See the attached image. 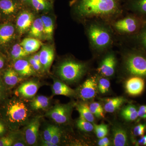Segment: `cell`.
I'll return each mask as SVG.
<instances>
[{"label":"cell","instance_id":"cell-15","mask_svg":"<svg viewBox=\"0 0 146 146\" xmlns=\"http://www.w3.org/2000/svg\"><path fill=\"white\" fill-rule=\"evenodd\" d=\"M123 7L125 11L146 19V0H125L123 3Z\"/></svg>","mask_w":146,"mask_h":146},{"label":"cell","instance_id":"cell-26","mask_svg":"<svg viewBox=\"0 0 146 146\" xmlns=\"http://www.w3.org/2000/svg\"><path fill=\"white\" fill-rule=\"evenodd\" d=\"M125 102V99L123 97L107 99L106 100L104 105L105 111L109 113L114 112L119 109Z\"/></svg>","mask_w":146,"mask_h":146},{"label":"cell","instance_id":"cell-31","mask_svg":"<svg viewBox=\"0 0 146 146\" xmlns=\"http://www.w3.org/2000/svg\"><path fill=\"white\" fill-rule=\"evenodd\" d=\"M28 55L20 44L14 45L10 52L11 58L13 61L23 58Z\"/></svg>","mask_w":146,"mask_h":146},{"label":"cell","instance_id":"cell-1","mask_svg":"<svg viewBox=\"0 0 146 146\" xmlns=\"http://www.w3.org/2000/svg\"><path fill=\"white\" fill-rule=\"evenodd\" d=\"M74 13L80 21L100 19L109 23L125 11L123 0H73Z\"/></svg>","mask_w":146,"mask_h":146},{"label":"cell","instance_id":"cell-7","mask_svg":"<svg viewBox=\"0 0 146 146\" xmlns=\"http://www.w3.org/2000/svg\"><path fill=\"white\" fill-rule=\"evenodd\" d=\"M102 56L103 57L97 69V72L103 76H112L115 73L118 63L115 52L111 49Z\"/></svg>","mask_w":146,"mask_h":146},{"label":"cell","instance_id":"cell-21","mask_svg":"<svg viewBox=\"0 0 146 146\" xmlns=\"http://www.w3.org/2000/svg\"><path fill=\"white\" fill-rule=\"evenodd\" d=\"M23 79V78L18 74L13 68H8L3 74V83L8 88H13L21 82Z\"/></svg>","mask_w":146,"mask_h":146},{"label":"cell","instance_id":"cell-2","mask_svg":"<svg viewBox=\"0 0 146 146\" xmlns=\"http://www.w3.org/2000/svg\"><path fill=\"white\" fill-rule=\"evenodd\" d=\"M83 23L89 47L94 54L102 56L117 45V36L107 21L92 19Z\"/></svg>","mask_w":146,"mask_h":146},{"label":"cell","instance_id":"cell-45","mask_svg":"<svg viewBox=\"0 0 146 146\" xmlns=\"http://www.w3.org/2000/svg\"><path fill=\"white\" fill-rule=\"evenodd\" d=\"M26 142L25 141H23L22 140H18V141H15V143L13 144V146H25Z\"/></svg>","mask_w":146,"mask_h":146},{"label":"cell","instance_id":"cell-19","mask_svg":"<svg viewBox=\"0 0 146 146\" xmlns=\"http://www.w3.org/2000/svg\"><path fill=\"white\" fill-rule=\"evenodd\" d=\"M15 35V27L7 23L0 25V46H4L13 40Z\"/></svg>","mask_w":146,"mask_h":146},{"label":"cell","instance_id":"cell-27","mask_svg":"<svg viewBox=\"0 0 146 146\" xmlns=\"http://www.w3.org/2000/svg\"><path fill=\"white\" fill-rule=\"evenodd\" d=\"M49 98L43 96H38L35 98L30 103L31 107L34 110L46 109L49 106Z\"/></svg>","mask_w":146,"mask_h":146},{"label":"cell","instance_id":"cell-30","mask_svg":"<svg viewBox=\"0 0 146 146\" xmlns=\"http://www.w3.org/2000/svg\"><path fill=\"white\" fill-rule=\"evenodd\" d=\"M30 6L36 11H46L51 8L52 2L49 0H30Z\"/></svg>","mask_w":146,"mask_h":146},{"label":"cell","instance_id":"cell-23","mask_svg":"<svg viewBox=\"0 0 146 146\" xmlns=\"http://www.w3.org/2000/svg\"><path fill=\"white\" fill-rule=\"evenodd\" d=\"M52 91L54 95H61L66 96H71L75 94L74 90L59 80H56L54 82Z\"/></svg>","mask_w":146,"mask_h":146},{"label":"cell","instance_id":"cell-14","mask_svg":"<svg viewBox=\"0 0 146 146\" xmlns=\"http://www.w3.org/2000/svg\"><path fill=\"white\" fill-rule=\"evenodd\" d=\"M34 19V15L30 11H24L21 12L16 20V27L18 33L23 35L29 31Z\"/></svg>","mask_w":146,"mask_h":146},{"label":"cell","instance_id":"cell-38","mask_svg":"<svg viewBox=\"0 0 146 146\" xmlns=\"http://www.w3.org/2000/svg\"><path fill=\"white\" fill-rule=\"evenodd\" d=\"M146 130L145 125L140 124L136 126L133 128V135L135 136H143Z\"/></svg>","mask_w":146,"mask_h":146},{"label":"cell","instance_id":"cell-37","mask_svg":"<svg viewBox=\"0 0 146 146\" xmlns=\"http://www.w3.org/2000/svg\"><path fill=\"white\" fill-rule=\"evenodd\" d=\"M16 141V137L13 135L4 136L0 138V146H13Z\"/></svg>","mask_w":146,"mask_h":146},{"label":"cell","instance_id":"cell-4","mask_svg":"<svg viewBox=\"0 0 146 146\" xmlns=\"http://www.w3.org/2000/svg\"><path fill=\"white\" fill-rule=\"evenodd\" d=\"M146 23V18L125 11L121 15L108 23L117 39H119L127 38L138 34Z\"/></svg>","mask_w":146,"mask_h":146},{"label":"cell","instance_id":"cell-13","mask_svg":"<svg viewBox=\"0 0 146 146\" xmlns=\"http://www.w3.org/2000/svg\"><path fill=\"white\" fill-rule=\"evenodd\" d=\"M40 86L39 82L35 80L25 82L17 88L16 94L25 98H31L36 95Z\"/></svg>","mask_w":146,"mask_h":146},{"label":"cell","instance_id":"cell-50","mask_svg":"<svg viewBox=\"0 0 146 146\" xmlns=\"http://www.w3.org/2000/svg\"><path fill=\"white\" fill-rule=\"evenodd\" d=\"M5 65V60L0 55V70H1Z\"/></svg>","mask_w":146,"mask_h":146},{"label":"cell","instance_id":"cell-32","mask_svg":"<svg viewBox=\"0 0 146 146\" xmlns=\"http://www.w3.org/2000/svg\"><path fill=\"white\" fill-rule=\"evenodd\" d=\"M91 113L98 118H104V111L101 105L97 102L91 103L89 106Z\"/></svg>","mask_w":146,"mask_h":146},{"label":"cell","instance_id":"cell-43","mask_svg":"<svg viewBox=\"0 0 146 146\" xmlns=\"http://www.w3.org/2000/svg\"><path fill=\"white\" fill-rule=\"evenodd\" d=\"M98 144L100 146H108L110 145V141L108 138L105 136L103 138H100Z\"/></svg>","mask_w":146,"mask_h":146},{"label":"cell","instance_id":"cell-11","mask_svg":"<svg viewBox=\"0 0 146 146\" xmlns=\"http://www.w3.org/2000/svg\"><path fill=\"white\" fill-rule=\"evenodd\" d=\"M98 88L96 77H90L82 85L80 90V97L84 101L93 99L96 95Z\"/></svg>","mask_w":146,"mask_h":146},{"label":"cell","instance_id":"cell-28","mask_svg":"<svg viewBox=\"0 0 146 146\" xmlns=\"http://www.w3.org/2000/svg\"><path fill=\"white\" fill-rule=\"evenodd\" d=\"M76 108L78 111L80 118L91 123L95 121L94 115L91 113L89 106L86 104L80 103L76 105Z\"/></svg>","mask_w":146,"mask_h":146},{"label":"cell","instance_id":"cell-12","mask_svg":"<svg viewBox=\"0 0 146 146\" xmlns=\"http://www.w3.org/2000/svg\"><path fill=\"white\" fill-rule=\"evenodd\" d=\"M145 79L141 77L130 76L125 84L126 91L131 96H136L142 94L145 87Z\"/></svg>","mask_w":146,"mask_h":146},{"label":"cell","instance_id":"cell-6","mask_svg":"<svg viewBox=\"0 0 146 146\" xmlns=\"http://www.w3.org/2000/svg\"><path fill=\"white\" fill-rule=\"evenodd\" d=\"M29 110L25 104L19 100L14 99L9 102L6 110V116L11 123L22 124L29 117Z\"/></svg>","mask_w":146,"mask_h":146},{"label":"cell","instance_id":"cell-52","mask_svg":"<svg viewBox=\"0 0 146 146\" xmlns=\"http://www.w3.org/2000/svg\"><path fill=\"white\" fill-rule=\"evenodd\" d=\"M0 13H1V12H0Z\"/></svg>","mask_w":146,"mask_h":146},{"label":"cell","instance_id":"cell-9","mask_svg":"<svg viewBox=\"0 0 146 146\" xmlns=\"http://www.w3.org/2000/svg\"><path fill=\"white\" fill-rule=\"evenodd\" d=\"M40 118L36 117L27 124L24 131V138L27 144L29 145H36L38 140Z\"/></svg>","mask_w":146,"mask_h":146},{"label":"cell","instance_id":"cell-51","mask_svg":"<svg viewBox=\"0 0 146 146\" xmlns=\"http://www.w3.org/2000/svg\"><path fill=\"white\" fill-rule=\"evenodd\" d=\"M49 1H50L52 3L53 2V0H49Z\"/></svg>","mask_w":146,"mask_h":146},{"label":"cell","instance_id":"cell-39","mask_svg":"<svg viewBox=\"0 0 146 146\" xmlns=\"http://www.w3.org/2000/svg\"><path fill=\"white\" fill-rule=\"evenodd\" d=\"M28 60L31 65L32 67L36 72H41L44 71L41 64H39V63L36 62L33 59L32 56L30 57L29 58Z\"/></svg>","mask_w":146,"mask_h":146},{"label":"cell","instance_id":"cell-18","mask_svg":"<svg viewBox=\"0 0 146 146\" xmlns=\"http://www.w3.org/2000/svg\"><path fill=\"white\" fill-rule=\"evenodd\" d=\"M14 61L13 69L23 78L36 74V72L32 67L28 60L23 58Z\"/></svg>","mask_w":146,"mask_h":146},{"label":"cell","instance_id":"cell-47","mask_svg":"<svg viewBox=\"0 0 146 146\" xmlns=\"http://www.w3.org/2000/svg\"><path fill=\"white\" fill-rule=\"evenodd\" d=\"M42 145L45 146H56L55 145L52 143L51 141H45L42 139Z\"/></svg>","mask_w":146,"mask_h":146},{"label":"cell","instance_id":"cell-16","mask_svg":"<svg viewBox=\"0 0 146 146\" xmlns=\"http://www.w3.org/2000/svg\"><path fill=\"white\" fill-rule=\"evenodd\" d=\"M40 62L44 71L49 72L54 58L53 48L49 45H42L39 52Z\"/></svg>","mask_w":146,"mask_h":146},{"label":"cell","instance_id":"cell-34","mask_svg":"<svg viewBox=\"0 0 146 146\" xmlns=\"http://www.w3.org/2000/svg\"><path fill=\"white\" fill-rule=\"evenodd\" d=\"M94 129L98 138H101L105 137L108 133V127L106 125L94 124Z\"/></svg>","mask_w":146,"mask_h":146},{"label":"cell","instance_id":"cell-22","mask_svg":"<svg viewBox=\"0 0 146 146\" xmlns=\"http://www.w3.org/2000/svg\"><path fill=\"white\" fill-rule=\"evenodd\" d=\"M20 44L28 54L36 52L43 45L39 39L31 37L25 38Z\"/></svg>","mask_w":146,"mask_h":146},{"label":"cell","instance_id":"cell-20","mask_svg":"<svg viewBox=\"0 0 146 146\" xmlns=\"http://www.w3.org/2000/svg\"><path fill=\"white\" fill-rule=\"evenodd\" d=\"M113 145L115 146H125L128 144L127 131L122 126L119 125L112 128Z\"/></svg>","mask_w":146,"mask_h":146},{"label":"cell","instance_id":"cell-33","mask_svg":"<svg viewBox=\"0 0 146 146\" xmlns=\"http://www.w3.org/2000/svg\"><path fill=\"white\" fill-rule=\"evenodd\" d=\"M76 125L79 129L84 132H91L94 130V126L91 122L82 118L77 121Z\"/></svg>","mask_w":146,"mask_h":146},{"label":"cell","instance_id":"cell-49","mask_svg":"<svg viewBox=\"0 0 146 146\" xmlns=\"http://www.w3.org/2000/svg\"><path fill=\"white\" fill-rule=\"evenodd\" d=\"M32 57L33 58V59H34L36 62L39 63V64H41L40 62V57H39V53L35 54Z\"/></svg>","mask_w":146,"mask_h":146},{"label":"cell","instance_id":"cell-48","mask_svg":"<svg viewBox=\"0 0 146 146\" xmlns=\"http://www.w3.org/2000/svg\"><path fill=\"white\" fill-rule=\"evenodd\" d=\"M23 5L30 6V0H17Z\"/></svg>","mask_w":146,"mask_h":146},{"label":"cell","instance_id":"cell-35","mask_svg":"<svg viewBox=\"0 0 146 146\" xmlns=\"http://www.w3.org/2000/svg\"><path fill=\"white\" fill-rule=\"evenodd\" d=\"M110 87V82L107 79L101 78L99 80L98 89L102 94L107 93Z\"/></svg>","mask_w":146,"mask_h":146},{"label":"cell","instance_id":"cell-17","mask_svg":"<svg viewBox=\"0 0 146 146\" xmlns=\"http://www.w3.org/2000/svg\"><path fill=\"white\" fill-rule=\"evenodd\" d=\"M23 6L17 0H0V12L6 16H14Z\"/></svg>","mask_w":146,"mask_h":146},{"label":"cell","instance_id":"cell-8","mask_svg":"<svg viewBox=\"0 0 146 146\" xmlns=\"http://www.w3.org/2000/svg\"><path fill=\"white\" fill-rule=\"evenodd\" d=\"M72 110L70 104H58L48 110L46 115L58 124H65L70 121Z\"/></svg>","mask_w":146,"mask_h":146},{"label":"cell","instance_id":"cell-29","mask_svg":"<svg viewBox=\"0 0 146 146\" xmlns=\"http://www.w3.org/2000/svg\"><path fill=\"white\" fill-rule=\"evenodd\" d=\"M121 115L127 121H133L138 117V110L134 106L129 105L125 107L121 112Z\"/></svg>","mask_w":146,"mask_h":146},{"label":"cell","instance_id":"cell-5","mask_svg":"<svg viewBox=\"0 0 146 146\" xmlns=\"http://www.w3.org/2000/svg\"><path fill=\"white\" fill-rule=\"evenodd\" d=\"M89 69V63L68 58L58 66L57 73L62 81L74 82L78 81L85 75Z\"/></svg>","mask_w":146,"mask_h":146},{"label":"cell","instance_id":"cell-44","mask_svg":"<svg viewBox=\"0 0 146 146\" xmlns=\"http://www.w3.org/2000/svg\"><path fill=\"white\" fill-rule=\"evenodd\" d=\"M137 145L140 146H146V135L142 137L137 141Z\"/></svg>","mask_w":146,"mask_h":146},{"label":"cell","instance_id":"cell-25","mask_svg":"<svg viewBox=\"0 0 146 146\" xmlns=\"http://www.w3.org/2000/svg\"><path fill=\"white\" fill-rule=\"evenodd\" d=\"M41 18L44 25V38L48 41H52L54 31L53 21L48 16H42Z\"/></svg>","mask_w":146,"mask_h":146},{"label":"cell","instance_id":"cell-40","mask_svg":"<svg viewBox=\"0 0 146 146\" xmlns=\"http://www.w3.org/2000/svg\"><path fill=\"white\" fill-rule=\"evenodd\" d=\"M61 137V131L59 128L58 127L57 129L55 131L51 140V142L55 145L56 146L58 145L60 143V138Z\"/></svg>","mask_w":146,"mask_h":146},{"label":"cell","instance_id":"cell-10","mask_svg":"<svg viewBox=\"0 0 146 146\" xmlns=\"http://www.w3.org/2000/svg\"><path fill=\"white\" fill-rule=\"evenodd\" d=\"M117 39L118 42L136 47L146 53V23L138 34L127 38Z\"/></svg>","mask_w":146,"mask_h":146},{"label":"cell","instance_id":"cell-42","mask_svg":"<svg viewBox=\"0 0 146 146\" xmlns=\"http://www.w3.org/2000/svg\"><path fill=\"white\" fill-rule=\"evenodd\" d=\"M138 117L142 119H146V105L140 106L138 110Z\"/></svg>","mask_w":146,"mask_h":146},{"label":"cell","instance_id":"cell-24","mask_svg":"<svg viewBox=\"0 0 146 146\" xmlns=\"http://www.w3.org/2000/svg\"><path fill=\"white\" fill-rule=\"evenodd\" d=\"M29 31L31 37L38 39L44 38V25L41 18L34 19Z\"/></svg>","mask_w":146,"mask_h":146},{"label":"cell","instance_id":"cell-46","mask_svg":"<svg viewBox=\"0 0 146 146\" xmlns=\"http://www.w3.org/2000/svg\"><path fill=\"white\" fill-rule=\"evenodd\" d=\"M6 128L5 125L2 122L0 121V136H2L5 133Z\"/></svg>","mask_w":146,"mask_h":146},{"label":"cell","instance_id":"cell-36","mask_svg":"<svg viewBox=\"0 0 146 146\" xmlns=\"http://www.w3.org/2000/svg\"><path fill=\"white\" fill-rule=\"evenodd\" d=\"M58 127L53 125H50L44 129L43 131L42 139L48 141H50L53 135L57 129Z\"/></svg>","mask_w":146,"mask_h":146},{"label":"cell","instance_id":"cell-3","mask_svg":"<svg viewBox=\"0 0 146 146\" xmlns=\"http://www.w3.org/2000/svg\"><path fill=\"white\" fill-rule=\"evenodd\" d=\"M121 56L122 70L129 76H136L146 79V53L142 50L117 42Z\"/></svg>","mask_w":146,"mask_h":146},{"label":"cell","instance_id":"cell-41","mask_svg":"<svg viewBox=\"0 0 146 146\" xmlns=\"http://www.w3.org/2000/svg\"><path fill=\"white\" fill-rule=\"evenodd\" d=\"M5 86L3 82L0 80V102L3 100L6 96Z\"/></svg>","mask_w":146,"mask_h":146}]
</instances>
